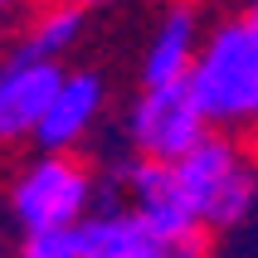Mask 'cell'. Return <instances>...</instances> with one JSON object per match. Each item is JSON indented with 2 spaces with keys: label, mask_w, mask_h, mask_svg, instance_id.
I'll return each mask as SVG.
<instances>
[{
  "label": "cell",
  "mask_w": 258,
  "mask_h": 258,
  "mask_svg": "<svg viewBox=\"0 0 258 258\" xmlns=\"http://www.w3.org/2000/svg\"><path fill=\"white\" fill-rule=\"evenodd\" d=\"M58 78H63L58 58H44L34 49H15L0 63V146L34 137V122L49 107Z\"/></svg>",
  "instance_id": "obj_7"
},
{
  "label": "cell",
  "mask_w": 258,
  "mask_h": 258,
  "mask_svg": "<svg viewBox=\"0 0 258 258\" xmlns=\"http://www.w3.org/2000/svg\"><path fill=\"white\" fill-rule=\"evenodd\" d=\"M5 5H10V0H0V15H5Z\"/></svg>",
  "instance_id": "obj_14"
},
{
  "label": "cell",
  "mask_w": 258,
  "mask_h": 258,
  "mask_svg": "<svg viewBox=\"0 0 258 258\" xmlns=\"http://www.w3.org/2000/svg\"><path fill=\"white\" fill-rule=\"evenodd\" d=\"M171 175L185 195L200 229H234L244 224L258 200V171L248 161V146L229 132H205L195 146H185L171 161Z\"/></svg>",
  "instance_id": "obj_2"
},
{
  "label": "cell",
  "mask_w": 258,
  "mask_h": 258,
  "mask_svg": "<svg viewBox=\"0 0 258 258\" xmlns=\"http://www.w3.org/2000/svg\"><path fill=\"white\" fill-rule=\"evenodd\" d=\"M98 175L73 151H39L10 180V215L20 229H58L78 224L93 210Z\"/></svg>",
  "instance_id": "obj_3"
},
{
  "label": "cell",
  "mask_w": 258,
  "mask_h": 258,
  "mask_svg": "<svg viewBox=\"0 0 258 258\" xmlns=\"http://www.w3.org/2000/svg\"><path fill=\"white\" fill-rule=\"evenodd\" d=\"M73 5H78V10H88V5H107V0H73Z\"/></svg>",
  "instance_id": "obj_13"
},
{
  "label": "cell",
  "mask_w": 258,
  "mask_h": 258,
  "mask_svg": "<svg viewBox=\"0 0 258 258\" xmlns=\"http://www.w3.org/2000/svg\"><path fill=\"white\" fill-rule=\"evenodd\" d=\"M78 258H210V234H166L146 229L142 219L132 215L127 205H93L78 224Z\"/></svg>",
  "instance_id": "obj_4"
},
{
  "label": "cell",
  "mask_w": 258,
  "mask_h": 258,
  "mask_svg": "<svg viewBox=\"0 0 258 258\" xmlns=\"http://www.w3.org/2000/svg\"><path fill=\"white\" fill-rule=\"evenodd\" d=\"M20 258H78V234H73V224H58V229H25Z\"/></svg>",
  "instance_id": "obj_11"
},
{
  "label": "cell",
  "mask_w": 258,
  "mask_h": 258,
  "mask_svg": "<svg viewBox=\"0 0 258 258\" xmlns=\"http://www.w3.org/2000/svg\"><path fill=\"white\" fill-rule=\"evenodd\" d=\"M185 88L210 132H229L258 146V39L244 20H224L200 39Z\"/></svg>",
  "instance_id": "obj_1"
},
{
  "label": "cell",
  "mask_w": 258,
  "mask_h": 258,
  "mask_svg": "<svg viewBox=\"0 0 258 258\" xmlns=\"http://www.w3.org/2000/svg\"><path fill=\"white\" fill-rule=\"evenodd\" d=\"M200 49V20L190 5H171L166 20L156 25L151 44H146L142 54V83H175V78H185L190 58Z\"/></svg>",
  "instance_id": "obj_9"
},
{
  "label": "cell",
  "mask_w": 258,
  "mask_h": 258,
  "mask_svg": "<svg viewBox=\"0 0 258 258\" xmlns=\"http://www.w3.org/2000/svg\"><path fill=\"white\" fill-rule=\"evenodd\" d=\"M78 29H83V10H78L73 0H58V5H49V10L29 25L25 49H34V54H44V58H63V49L78 44Z\"/></svg>",
  "instance_id": "obj_10"
},
{
  "label": "cell",
  "mask_w": 258,
  "mask_h": 258,
  "mask_svg": "<svg viewBox=\"0 0 258 258\" xmlns=\"http://www.w3.org/2000/svg\"><path fill=\"white\" fill-rule=\"evenodd\" d=\"M102 102H107V83H102L98 73H88V69L63 73L58 88H54V98H49V107L34 122V142L44 151H73L88 132L98 127Z\"/></svg>",
  "instance_id": "obj_8"
},
{
  "label": "cell",
  "mask_w": 258,
  "mask_h": 258,
  "mask_svg": "<svg viewBox=\"0 0 258 258\" xmlns=\"http://www.w3.org/2000/svg\"><path fill=\"white\" fill-rule=\"evenodd\" d=\"M205 117L190 98L185 78L175 83H142L137 102L127 112V142L137 156H151V161H175L185 146H195L205 137Z\"/></svg>",
  "instance_id": "obj_5"
},
{
  "label": "cell",
  "mask_w": 258,
  "mask_h": 258,
  "mask_svg": "<svg viewBox=\"0 0 258 258\" xmlns=\"http://www.w3.org/2000/svg\"><path fill=\"white\" fill-rule=\"evenodd\" d=\"M117 180V195H122V205H127L132 215L142 219L146 229L166 234V239H175V234H195L200 229V219L190 215L185 195H180V185H175L171 175V161H151V156H132L122 171L112 175ZM210 234V229H205Z\"/></svg>",
  "instance_id": "obj_6"
},
{
  "label": "cell",
  "mask_w": 258,
  "mask_h": 258,
  "mask_svg": "<svg viewBox=\"0 0 258 258\" xmlns=\"http://www.w3.org/2000/svg\"><path fill=\"white\" fill-rule=\"evenodd\" d=\"M244 25L253 29V39H258V0H253V5H248V10H244Z\"/></svg>",
  "instance_id": "obj_12"
}]
</instances>
